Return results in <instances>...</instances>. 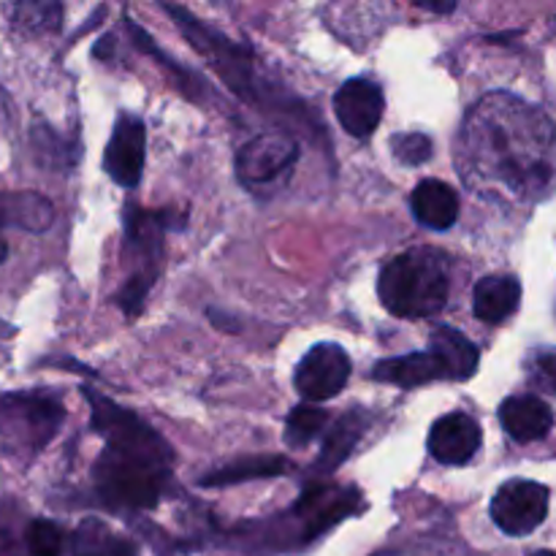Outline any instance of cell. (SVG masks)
<instances>
[{
    "label": "cell",
    "instance_id": "obj_1",
    "mask_svg": "<svg viewBox=\"0 0 556 556\" xmlns=\"http://www.w3.org/2000/svg\"><path fill=\"white\" fill-rule=\"evenodd\" d=\"M459 152L472 188L489 182L514 195L543 199L556 182L554 123L508 92H492L470 109Z\"/></svg>",
    "mask_w": 556,
    "mask_h": 556
},
{
    "label": "cell",
    "instance_id": "obj_2",
    "mask_svg": "<svg viewBox=\"0 0 556 556\" xmlns=\"http://www.w3.org/2000/svg\"><path fill=\"white\" fill-rule=\"evenodd\" d=\"M85 396L92 410V429L106 438V448L92 467L103 503L128 510H147L157 505L172 472L174 451L136 413L92 391H85Z\"/></svg>",
    "mask_w": 556,
    "mask_h": 556
},
{
    "label": "cell",
    "instance_id": "obj_3",
    "mask_svg": "<svg viewBox=\"0 0 556 556\" xmlns=\"http://www.w3.org/2000/svg\"><path fill=\"white\" fill-rule=\"evenodd\" d=\"M451 261L434 248H413L380 269V304L396 318H432L448 304Z\"/></svg>",
    "mask_w": 556,
    "mask_h": 556
},
{
    "label": "cell",
    "instance_id": "obj_4",
    "mask_svg": "<svg viewBox=\"0 0 556 556\" xmlns=\"http://www.w3.org/2000/svg\"><path fill=\"white\" fill-rule=\"evenodd\" d=\"M58 396L43 391H14L0 396V445L11 459H33L63 424Z\"/></svg>",
    "mask_w": 556,
    "mask_h": 556
},
{
    "label": "cell",
    "instance_id": "obj_5",
    "mask_svg": "<svg viewBox=\"0 0 556 556\" xmlns=\"http://www.w3.org/2000/svg\"><path fill=\"white\" fill-rule=\"evenodd\" d=\"M299 141L282 130H266L253 136L242 150L237 152V177L253 193H269L275 190L293 166L299 163Z\"/></svg>",
    "mask_w": 556,
    "mask_h": 556
},
{
    "label": "cell",
    "instance_id": "obj_6",
    "mask_svg": "<svg viewBox=\"0 0 556 556\" xmlns=\"http://www.w3.org/2000/svg\"><path fill=\"white\" fill-rule=\"evenodd\" d=\"M125 233H128L130 255H139L141 271L125 282L123 293H119V304H123L125 313L136 315L147 291L152 288V280H155V266L157 258H161L163 220L152 212L139 210V206H128L125 210Z\"/></svg>",
    "mask_w": 556,
    "mask_h": 556
},
{
    "label": "cell",
    "instance_id": "obj_7",
    "mask_svg": "<svg viewBox=\"0 0 556 556\" xmlns=\"http://www.w3.org/2000/svg\"><path fill=\"white\" fill-rule=\"evenodd\" d=\"M548 516V489L543 483L514 481L503 483L492 500V519L505 535L525 538L535 532Z\"/></svg>",
    "mask_w": 556,
    "mask_h": 556
},
{
    "label": "cell",
    "instance_id": "obj_8",
    "mask_svg": "<svg viewBox=\"0 0 556 556\" xmlns=\"http://www.w3.org/2000/svg\"><path fill=\"white\" fill-rule=\"evenodd\" d=\"M351 380V356L337 342H318L309 348L293 372V386L307 402L334 400Z\"/></svg>",
    "mask_w": 556,
    "mask_h": 556
},
{
    "label": "cell",
    "instance_id": "obj_9",
    "mask_svg": "<svg viewBox=\"0 0 556 556\" xmlns=\"http://www.w3.org/2000/svg\"><path fill=\"white\" fill-rule=\"evenodd\" d=\"M144 152H147V130L144 123L134 114H123L112 130V139L103 155V168L109 177L123 188L139 185L141 172H144Z\"/></svg>",
    "mask_w": 556,
    "mask_h": 556
},
{
    "label": "cell",
    "instance_id": "obj_10",
    "mask_svg": "<svg viewBox=\"0 0 556 556\" xmlns=\"http://www.w3.org/2000/svg\"><path fill=\"white\" fill-rule=\"evenodd\" d=\"M383 90L372 79H348L334 96V114L342 128L356 139L375 134L383 117Z\"/></svg>",
    "mask_w": 556,
    "mask_h": 556
},
{
    "label": "cell",
    "instance_id": "obj_11",
    "mask_svg": "<svg viewBox=\"0 0 556 556\" xmlns=\"http://www.w3.org/2000/svg\"><path fill=\"white\" fill-rule=\"evenodd\" d=\"M481 424L467 413H448L429 429V454L448 467L467 465L481 448Z\"/></svg>",
    "mask_w": 556,
    "mask_h": 556
},
{
    "label": "cell",
    "instance_id": "obj_12",
    "mask_svg": "<svg viewBox=\"0 0 556 556\" xmlns=\"http://www.w3.org/2000/svg\"><path fill=\"white\" fill-rule=\"evenodd\" d=\"M358 494L353 489H337V486H313L302 500L296 503L293 514L302 521L304 541H313L320 532L334 527L337 521L353 514L358 505Z\"/></svg>",
    "mask_w": 556,
    "mask_h": 556
},
{
    "label": "cell",
    "instance_id": "obj_13",
    "mask_svg": "<svg viewBox=\"0 0 556 556\" xmlns=\"http://www.w3.org/2000/svg\"><path fill=\"white\" fill-rule=\"evenodd\" d=\"M500 424L516 443H535L552 432L554 416L541 396L516 394L500 405Z\"/></svg>",
    "mask_w": 556,
    "mask_h": 556
},
{
    "label": "cell",
    "instance_id": "obj_14",
    "mask_svg": "<svg viewBox=\"0 0 556 556\" xmlns=\"http://www.w3.org/2000/svg\"><path fill=\"white\" fill-rule=\"evenodd\" d=\"M521 302V282L508 275L483 277L472 288V313L481 324L497 326L508 320L519 309Z\"/></svg>",
    "mask_w": 556,
    "mask_h": 556
},
{
    "label": "cell",
    "instance_id": "obj_15",
    "mask_svg": "<svg viewBox=\"0 0 556 556\" xmlns=\"http://www.w3.org/2000/svg\"><path fill=\"white\" fill-rule=\"evenodd\" d=\"M372 378L380 383L396 386V389H418V386L434 383V380H445V369L432 351H421L378 362Z\"/></svg>",
    "mask_w": 556,
    "mask_h": 556
},
{
    "label": "cell",
    "instance_id": "obj_16",
    "mask_svg": "<svg viewBox=\"0 0 556 556\" xmlns=\"http://www.w3.org/2000/svg\"><path fill=\"white\" fill-rule=\"evenodd\" d=\"M410 210L421 226L432 231H448L459 217V195L440 179H424L410 195Z\"/></svg>",
    "mask_w": 556,
    "mask_h": 556
},
{
    "label": "cell",
    "instance_id": "obj_17",
    "mask_svg": "<svg viewBox=\"0 0 556 556\" xmlns=\"http://www.w3.org/2000/svg\"><path fill=\"white\" fill-rule=\"evenodd\" d=\"M429 351L443 364L445 380H470L476 375L478 362H481L476 342H470L462 331L451 329V326H440L432 331Z\"/></svg>",
    "mask_w": 556,
    "mask_h": 556
},
{
    "label": "cell",
    "instance_id": "obj_18",
    "mask_svg": "<svg viewBox=\"0 0 556 556\" xmlns=\"http://www.w3.org/2000/svg\"><path fill=\"white\" fill-rule=\"evenodd\" d=\"M364 427H367V418L362 413H348L340 421L331 424V429L326 432L318 462H315V472H324V476L326 472H334L351 456V451L356 448Z\"/></svg>",
    "mask_w": 556,
    "mask_h": 556
},
{
    "label": "cell",
    "instance_id": "obj_19",
    "mask_svg": "<svg viewBox=\"0 0 556 556\" xmlns=\"http://www.w3.org/2000/svg\"><path fill=\"white\" fill-rule=\"evenodd\" d=\"M0 217H3L9 226L41 233L52 226L54 210L43 195L14 193V195H0Z\"/></svg>",
    "mask_w": 556,
    "mask_h": 556
},
{
    "label": "cell",
    "instance_id": "obj_20",
    "mask_svg": "<svg viewBox=\"0 0 556 556\" xmlns=\"http://www.w3.org/2000/svg\"><path fill=\"white\" fill-rule=\"evenodd\" d=\"M288 470V462L280 456H248V459L231 462V465L220 467V470L210 472L201 481V486H231V483L253 481V478H275Z\"/></svg>",
    "mask_w": 556,
    "mask_h": 556
},
{
    "label": "cell",
    "instance_id": "obj_21",
    "mask_svg": "<svg viewBox=\"0 0 556 556\" xmlns=\"http://www.w3.org/2000/svg\"><path fill=\"white\" fill-rule=\"evenodd\" d=\"M74 556H134V548L101 521H85L74 535Z\"/></svg>",
    "mask_w": 556,
    "mask_h": 556
},
{
    "label": "cell",
    "instance_id": "obj_22",
    "mask_svg": "<svg viewBox=\"0 0 556 556\" xmlns=\"http://www.w3.org/2000/svg\"><path fill=\"white\" fill-rule=\"evenodd\" d=\"M329 427V413L315 405H296L286 421V443L291 448H304Z\"/></svg>",
    "mask_w": 556,
    "mask_h": 556
},
{
    "label": "cell",
    "instance_id": "obj_23",
    "mask_svg": "<svg viewBox=\"0 0 556 556\" xmlns=\"http://www.w3.org/2000/svg\"><path fill=\"white\" fill-rule=\"evenodd\" d=\"M11 22L14 27L20 30L33 33H49V30H58L60 20H63V9L58 3H16L11 5Z\"/></svg>",
    "mask_w": 556,
    "mask_h": 556
},
{
    "label": "cell",
    "instance_id": "obj_24",
    "mask_svg": "<svg viewBox=\"0 0 556 556\" xmlns=\"http://www.w3.org/2000/svg\"><path fill=\"white\" fill-rule=\"evenodd\" d=\"M25 543L30 556H63L65 554V532L54 521L36 519L27 525Z\"/></svg>",
    "mask_w": 556,
    "mask_h": 556
},
{
    "label": "cell",
    "instance_id": "obj_25",
    "mask_svg": "<svg viewBox=\"0 0 556 556\" xmlns=\"http://www.w3.org/2000/svg\"><path fill=\"white\" fill-rule=\"evenodd\" d=\"M396 161L405 166H421L432 157V139L427 134H402L391 141Z\"/></svg>",
    "mask_w": 556,
    "mask_h": 556
},
{
    "label": "cell",
    "instance_id": "obj_26",
    "mask_svg": "<svg viewBox=\"0 0 556 556\" xmlns=\"http://www.w3.org/2000/svg\"><path fill=\"white\" fill-rule=\"evenodd\" d=\"M530 380L538 391L556 396V351L538 353L530 367Z\"/></svg>",
    "mask_w": 556,
    "mask_h": 556
},
{
    "label": "cell",
    "instance_id": "obj_27",
    "mask_svg": "<svg viewBox=\"0 0 556 556\" xmlns=\"http://www.w3.org/2000/svg\"><path fill=\"white\" fill-rule=\"evenodd\" d=\"M0 556H30L27 543L20 541V535L5 521H0Z\"/></svg>",
    "mask_w": 556,
    "mask_h": 556
},
{
    "label": "cell",
    "instance_id": "obj_28",
    "mask_svg": "<svg viewBox=\"0 0 556 556\" xmlns=\"http://www.w3.org/2000/svg\"><path fill=\"white\" fill-rule=\"evenodd\" d=\"M418 5L427 11H434V14H451V11L456 9V3H418Z\"/></svg>",
    "mask_w": 556,
    "mask_h": 556
},
{
    "label": "cell",
    "instance_id": "obj_29",
    "mask_svg": "<svg viewBox=\"0 0 556 556\" xmlns=\"http://www.w3.org/2000/svg\"><path fill=\"white\" fill-rule=\"evenodd\" d=\"M3 228H5V220L0 217V264L9 258V242H5V237H3Z\"/></svg>",
    "mask_w": 556,
    "mask_h": 556
},
{
    "label": "cell",
    "instance_id": "obj_30",
    "mask_svg": "<svg viewBox=\"0 0 556 556\" xmlns=\"http://www.w3.org/2000/svg\"><path fill=\"white\" fill-rule=\"evenodd\" d=\"M532 556H556V554H552V552H538V554H532Z\"/></svg>",
    "mask_w": 556,
    "mask_h": 556
}]
</instances>
